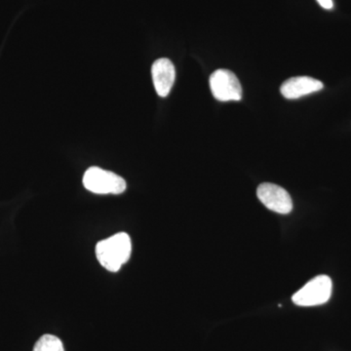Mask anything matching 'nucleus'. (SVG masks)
<instances>
[{
  "instance_id": "obj_1",
  "label": "nucleus",
  "mask_w": 351,
  "mask_h": 351,
  "mask_svg": "<svg viewBox=\"0 0 351 351\" xmlns=\"http://www.w3.org/2000/svg\"><path fill=\"white\" fill-rule=\"evenodd\" d=\"M132 253L130 237L125 232H119L101 240L96 246V256L99 263L108 271L117 272L124 263L128 262Z\"/></svg>"
},
{
  "instance_id": "obj_2",
  "label": "nucleus",
  "mask_w": 351,
  "mask_h": 351,
  "mask_svg": "<svg viewBox=\"0 0 351 351\" xmlns=\"http://www.w3.org/2000/svg\"><path fill=\"white\" fill-rule=\"evenodd\" d=\"M83 186L97 195H120L126 191L127 184L125 180L115 173L90 167L83 176Z\"/></svg>"
},
{
  "instance_id": "obj_3",
  "label": "nucleus",
  "mask_w": 351,
  "mask_h": 351,
  "mask_svg": "<svg viewBox=\"0 0 351 351\" xmlns=\"http://www.w3.org/2000/svg\"><path fill=\"white\" fill-rule=\"evenodd\" d=\"M331 278L318 276L308 281L292 297V301L299 306H315L326 304L332 295Z\"/></svg>"
},
{
  "instance_id": "obj_4",
  "label": "nucleus",
  "mask_w": 351,
  "mask_h": 351,
  "mask_svg": "<svg viewBox=\"0 0 351 351\" xmlns=\"http://www.w3.org/2000/svg\"><path fill=\"white\" fill-rule=\"evenodd\" d=\"M210 89L216 100L221 101H240L242 87L239 78L228 69H219L210 76Z\"/></svg>"
},
{
  "instance_id": "obj_5",
  "label": "nucleus",
  "mask_w": 351,
  "mask_h": 351,
  "mask_svg": "<svg viewBox=\"0 0 351 351\" xmlns=\"http://www.w3.org/2000/svg\"><path fill=\"white\" fill-rule=\"evenodd\" d=\"M257 195L261 202L267 209L281 215L291 213L293 210V201L288 191L277 184H260L257 189Z\"/></svg>"
},
{
  "instance_id": "obj_6",
  "label": "nucleus",
  "mask_w": 351,
  "mask_h": 351,
  "mask_svg": "<svg viewBox=\"0 0 351 351\" xmlns=\"http://www.w3.org/2000/svg\"><path fill=\"white\" fill-rule=\"evenodd\" d=\"M323 87H324L323 83L315 78L309 77V76H295L286 80L281 85L280 92L284 98L295 100L306 95L320 91Z\"/></svg>"
},
{
  "instance_id": "obj_7",
  "label": "nucleus",
  "mask_w": 351,
  "mask_h": 351,
  "mask_svg": "<svg viewBox=\"0 0 351 351\" xmlns=\"http://www.w3.org/2000/svg\"><path fill=\"white\" fill-rule=\"evenodd\" d=\"M152 82L156 93L160 97H167L169 95L176 78L174 64L169 59L161 58L156 60L152 66Z\"/></svg>"
},
{
  "instance_id": "obj_8",
  "label": "nucleus",
  "mask_w": 351,
  "mask_h": 351,
  "mask_svg": "<svg viewBox=\"0 0 351 351\" xmlns=\"http://www.w3.org/2000/svg\"><path fill=\"white\" fill-rule=\"evenodd\" d=\"M32 351H64L61 339L53 335H43L36 341Z\"/></svg>"
},
{
  "instance_id": "obj_9",
  "label": "nucleus",
  "mask_w": 351,
  "mask_h": 351,
  "mask_svg": "<svg viewBox=\"0 0 351 351\" xmlns=\"http://www.w3.org/2000/svg\"><path fill=\"white\" fill-rule=\"evenodd\" d=\"M317 2L322 8L327 9V10H330L334 6L332 0H317Z\"/></svg>"
}]
</instances>
